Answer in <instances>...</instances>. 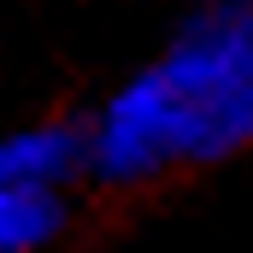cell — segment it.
<instances>
[{
	"label": "cell",
	"instance_id": "cell-1",
	"mask_svg": "<svg viewBox=\"0 0 253 253\" xmlns=\"http://www.w3.org/2000/svg\"><path fill=\"white\" fill-rule=\"evenodd\" d=\"M253 141V0L200 6L165 59L129 77L83 135V159L141 183L165 165L224 159Z\"/></svg>",
	"mask_w": 253,
	"mask_h": 253
},
{
	"label": "cell",
	"instance_id": "cell-2",
	"mask_svg": "<svg viewBox=\"0 0 253 253\" xmlns=\"http://www.w3.org/2000/svg\"><path fill=\"white\" fill-rule=\"evenodd\" d=\"M83 165V135L71 124H30L0 135V189L53 194Z\"/></svg>",
	"mask_w": 253,
	"mask_h": 253
},
{
	"label": "cell",
	"instance_id": "cell-3",
	"mask_svg": "<svg viewBox=\"0 0 253 253\" xmlns=\"http://www.w3.org/2000/svg\"><path fill=\"white\" fill-rule=\"evenodd\" d=\"M59 230V200L30 189H0V253H36Z\"/></svg>",
	"mask_w": 253,
	"mask_h": 253
}]
</instances>
